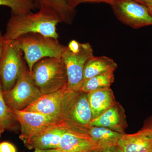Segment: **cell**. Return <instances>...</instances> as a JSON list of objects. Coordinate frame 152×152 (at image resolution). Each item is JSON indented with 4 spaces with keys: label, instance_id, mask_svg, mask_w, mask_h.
<instances>
[{
    "label": "cell",
    "instance_id": "30bf717a",
    "mask_svg": "<svg viewBox=\"0 0 152 152\" xmlns=\"http://www.w3.org/2000/svg\"><path fill=\"white\" fill-rule=\"evenodd\" d=\"M67 87L49 94H42L23 111L34 112L46 115L61 123L63 107Z\"/></svg>",
    "mask_w": 152,
    "mask_h": 152
},
{
    "label": "cell",
    "instance_id": "cb8c5ba5",
    "mask_svg": "<svg viewBox=\"0 0 152 152\" xmlns=\"http://www.w3.org/2000/svg\"><path fill=\"white\" fill-rule=\"evenodd\" d=\"M142 127L152 129V115L145 120Z\"/></svg>",
    "mask_w": 152,
    "mask_h": 152
},
{
    "label": "cell",
    "instance_id": "7c38bea8",
    "mask_svg": "<svg viewBox=\"0 0 152 152\" xmlns=\"http://www.w3.org/2000/svg\"><path fill=\"white\" fill-rule=\"evenodd\" d=\"M121 152H152V129L142 127L134 134H125L118 144Z\"/></svg>",
    "mask_w": 152,
    "mask_h": 152
},
{
    "label": "cell",
    "instance_id": "ffe728a7",
    "mask_svg": "<svg viewBox=\"0 0 152 152\" xmlns=\"http://www.w3.org/2000/svg\"><path fill=\"white\" fill-rule=\"evenodd\" d=\"M12 110L7 105L3 96V91L0 79V126L5 130L16 132L18 129Z\"/></svg>",
    "mask_w": 152,
    "mask_h": 152
},
{
    "label": "cell",
    "instance_id": "5bb4252c",
    "mask_svg": "<svg viewBox=\"0 0 152 152\" xmlns=\"http://www.w3.org/2000/svg\"><path fill=\"white\" fill-rule=\"evenodd\" d=\"M93 119L99 116L115 104V98L110 88L95 90L88 94Z\"/></svg>",
    "mask_w": 152,
    "mask_h": 152
},
{
    "label": "cell",
    "instance_id": "4fadbf2b",
    "mask_svg": "<svg viewBox=\"0 0 152 152\" xmlns=\"http://www.w3.org/2000/svg\"><path fill=\"white\" fill-rule=\"evenodd\" d=\"M93 126L102 127L122 134H125L128 127L125 111L118 102L99 116L93 119Z\"/></svg>",
    "mask_w": 152,
    "mask_h": 152
},
{
    "label": "cell",
    "instance_id": "836d02e7",
    "mask_svg": "<svg viewBox=\"0 0 152 152\" xmlns=\"http://www.w3.org/2000/svg\"><path fill=\"white\" fill-rule=\"evenodd\" d=\"M135 1H137V0H135Z\"/></svg>",
    "mask_w": 152,
    "mask_h": 152
},
{
    "label": "cell",
    "instance_id": "603a6c76",
    "mask_svg": "<svg viewBox=\"0 0 152 152\" xmlns=\"http://www.w3.org/2000/svg\"><path fill=\"white\" fill-rule=\"evenodd\" d=\"M0 152H16L13 145L7 142L0 143Z\"/></svg>",
    "mask_w": 152,
    "mask_h": 152
},
{
    "label": "cell",
    "instance_id": "7402d4cb",
    "mask_svg": "<svg viewBox=\"0 0 152 152\" xmlns=\"http://www.w3.org/2000/svg\"><path fill=\"white\" fill-rule=\"evenodd\" d=\"M117 0H66L67 3L71 8L75 9L80 4L86 3H104L111 5Z\"/></svg>",
    "mask_w": 152,
    "mask_h": 152
},
{
    "label": "cell",
    "instance_id": "9c48e42d",
    "mask_svg": "<svg viewBox=\"0 0 152 152\" xmlns=\"http://www.w3.org/2000/svg\"><path fill=\"white\" fill-rule=\"evenodd\" d=\"M20 126V138L24 143L33 135L49 127L61 123L56 119L39 113L12 110Z\"/></svg>",
    "mask_w": 152,
    "mask_h": 152
},
{
    "label": "cell",
    "instance_id": "4dcf8cb0",
    "mask_svg": "<svg viewBox=\"0 0 152 152\" xmlns=\"http://www.w3.org/2000/svg\"><path fill=\"white\" fill-rule=\"evenodd\" d=\"M4 131L5 130L4 129H3L2 128H1L0 126V131H3V132H4Z\"/></svg>",
    "mask_w": 152,
    "mask_h": 152
},
{
    "label": "cell",
    "instance_id": "d6a6232c",
    "mask_svg": "<svg viewBox=\"0 0 152 152\" xmlns=\"http://www.w3.org/2000/svg\"><path fill=\"white\" fill-rule=\"evenodd\" d=\"M93 152H101L100 151H97V150H94Z\"/></svg>",
    "mask_w": 152,
    "mask_h": 152
},
{
    "label": "cell",
    "instance_id": "484cf974",
    "mask_svg": "<svg viewBox=\"0 0 152 152\" xmlns=\"http://www.w3.org/2000/svg\"><path fill=\"white\" fill-rule=\"evenodd\" d=\"M136 1L147 7H152V0H137Z\"/></svg>",
    "mask_w": 152,
    "mask_h": 152
},
{
    "label": "cell",
    "instance_id": "f546056e",
    "mask_svg": "<svg viewBox=\"0 0 152 152\" xmlns=\"http://www.w3.org/2000/svg\"><path fill=\"white\" fill-rule=\"evenodd\" d=\"M34 152H45V150L39 149H37L35 150Z\"/></svg>",
    "mask_w": 152,
    "mask_h": 152
},
{
    "label": "cell",
    "instance_id": "8fae6325",
    "mask_svg": "<svg viewBox=\"0 0 152 152\" xmlns=\"http://www.w3.org/2000/svg\"><path fill=\"white\" fill-rule=\"evenodd\" d=\"M66 132L62 124L59 123L33 135L24 144L29 150L57 149L63 135Z\"/></svg>",
    "mask_w": 152,
    "mask_h": 152
},
{
    "label": "cell",
    "instance_id": "83f0119b",
    "mask_svg": "<svg viewBox=\"0 0 152 152\" xmlns=\"http://www.w3.org/2000/svg\"><path fill=\"white\" fill-rule=\"evenodd\" d=\"M45 152H60L58 149H51L45 150Z\"/></svg>",
    "mask_w": 152,
    "mask_h": 152
},
{
    "label": "cell",
    "instance_id": "5b68a950",
    "mask_svg": "<svg viewBox=\"0 0 152 152\" xmlns=\"http://www.w3.org/2000/svg\"><path fill=\"white\" fill-rule=\"evenodd\" d=\"M94 56L92 47L89 43H81L72 40L65 47L62 58L65 65L70 91H80L83 81V71L88 60Z\"/></svg>",
    "mask_w": 152,
    "mask_h": 152
},
{
    "label": "cell",
    "instance_id": "f1b7e54d",
    "mask_svg": "<svg viewBox=\"0 0 152 152\" xmlns=\"http://www.w3.org/2000/svg\"><path fill=\"white\" fill-rule=\"evenodd\" d=\"M150 14L152 16V7H147Z\"/></svg>",
    "mask_w": 152,
    "mask_h": 152
},
{
    "label": "cell",
    "instance_id": "1f68e13d",
    "mask_svg": "<svg viewBox=\"0 0 152 152\" xmlns=\"http://www.w3.org/2000/svg\"><path fill=\"white\" fill-rule=\"evenodd\" d=\"M3 132H4L3 131H0V138H1V134H2Z\"/></svg>",
    "mask_w": 152,
    "mask_h": 152
},
{
    "label": "cell",
    "instance_id": "9a60e30c",
    "mask_svg": "<svg viewBox=\"0 0 152 152\" xmlns=\"http://www.w3.org/2000/svg\"><path fill=\"white\" fill-rule=\"evenodd\" d=\"M57 149L60 152H93L95 150L90 137L68 132L63 135Z\"/></svg>",
    "mask_w": 152,
    "mask_h": 152
},
{
    "label": "cell",
    "instance_id": "e575fe53",
    "mask_svg": "<svg viewBox=\"0 0 152 152\" xmlns=\"http://www.w3.org/2000/svg\"></svg>",
    "mask_w": 152,
    "mask_h": 152
},
{
    "label": "cell",
    "instance_id": "d6986e66",
    "mask_svg": "<svg viewBox=\"0 0 152 152\" xmlns=\"http://www.w3.org/2000/svg\"><path fill=\"white\" fill-rule=\"evenodd\" d=\"M114 72H107L84 81L80 91L88 94L95 90L110 88L115 81Z\"/></svg>",
    "mask_w": 152,
    "mask_h": 152
},
{
    "label": "cell",
    "instance_id": "2e32d148",
    "mask_svg": "<svg viewBox=\"0 0 152 152\" xmlns=\"http://www.w3.org/2000/svg\"><path fill=\"white\" fill-rule=\"evenodd\" d=\"M124 134L107 128L93 126L88 132V135L94 145L95 150L100 152L118 145Z\"/></svg>",
    "mask_w": 152,
    "mask_h": 152
},
{
    "label": "cell",
    "instance_id": "e0dca14e",
    "mask_svg": "<svg viewBox=\"0 0 152 152\" xmlns=\"http://www.w3.org/2000/svg\"><path fill=\"white\" fill-rule=\"evenodd\" d=\"M118 67L117 63L111 58L105 56H94L89 59L85 64L83 81L100 74L107 72H114Z\"/></svg>",
    "mask_w": 152,
    "mask_h": 152
},
{
    "label": "cell",
    "instance_id": "d4e9b609",
    "mask_svg": "<svg viewBox=\"0 0 152 152\" xmlns=\"http://www.w3.org/2000/svg\"><path fill=\"white\" fill-rule=\"evenodd\" d=\"M4 44V34H3L1 31H0V61H1V57L2 54Z\"/></svg>",
    "mask_w": 152,
    "mask_h": 152
},
{
    "label": "cell",
    "instance_id": "6da1fadb",
    "mask_svg": "<svg viewBox=\"0 0 152 152\" xmlns=\"http://www.w3.org/2000/svg\"><path fill=\"white\" fill-rule=\"evenodd\" d=\"M37 12L11 14L4 34L5 40L16 39L25 34L39 33L58 39L57 26L61 23L56 13L48 8H41Z\"/></svg>",
    "mask_w": 152,
    "mask_h": 152
},
{
    "label": "cell",
    "instance_id": "3957f363",
    "mask_svg": "<svg viewBox=\"0 0 152 152\" xmlns=\"http://www.w3.org/2000/svg\"><path fill=\"white\" fill-rule=\"evenodd\" d=\"M31 73L42 94L67 87L66 70L62 57H48L39 60L34 65Z\"/></svg>",
    "mask_w": 152,
    "mask_h": 152
},
{
    "label": "cell",
    "instance_id": "277c9868",
    "mask_svg": "<svg viewBox=\"0 0 152 152\" xmlns=\"http://www.w3.org/2000/svg\"><path fill=\"white\" fill-rule=\"evenodd\" d=\"M15 40L23 53L31 72L34 65L39 60L48 57H61L65 47L60 43L58 39L39 33H28Z\"/></svg>",
    "mask_w": 152,
    "mask_h": 152
},
{
    "label": "cell",
    "instance_id": "8992f818",
    "mask_svg": "<svg viewBox=\"0 0 152 152\" xmlns=\"http://www.w3.org/2000/svg\"><path fill=\"white\" fill-rule=\"evenodd\" d=\"M42 95L26 62L15 86L10 90L3 92L6 103L12 110H23Z\"/></svg>",
    "mask_w": 152,
    "mask_h": 152
},
{
    "label": "cell",
    "instance_id": "7a4b0ae2",
    "mask_svg": "<svg viewBox=\"0 0 152 152\" xmlns=\"http://www.w3.org/2000/svg\"><path fill=\"white\" fill-rule=\"evenodd\" d=\"M93 120L88 94L68 90L64 102L61 123L67 132L89 136Z\"/></svg>",
    "mask_w": 152,
    "mask_h": 152
},
{
    "label": "cell",
    "instance_id": "44dd1931",
    "mask_svg": "<svg viewBox=\"0 0 152 152\" xmlns=\"http://www.w3.org/2000/svg\"><path fill=\"white\" fill-rule=\"evenodd\" d=\"M0 6L8 7L13 14L26 13L37 9L31 0H0Z\"/></svg>",
    "mask_w": 152,
    "mask_h": 152
},
{
    "label": "cell",
    "instance_id": "4316f807",
    "mask_svg": "<svg viewBox=\"0 0 152 152\" xmlns=\"http://www.w3.org/2000/svg\"><path fill=\"white\" fill-rule=\"evenodd\" d=\"M101 152H121L118 146L106 149Z\"/></svg>",
    "mask_w": 152,
    "mask_h": 152
},
{
    "label": "cell",
    "instance_id": "52a82bcc",
    "mask_svg": "<svg viewBox=\"0 0 152 152\" xmlns=\"http://www.w3.org/2000/svg\"><path fill=\"white\" fill-rule=\"evenodd\" d=\"M25 62L23 53L16 40L4 39L0 61V79L3 92L15 86Z\"/></svg>",
    "mask_w": 152,
    "mask_h": 152
},
{
    "label": "cell",
    "instance_id": "ac0fdd59",
    "mask_svg": "<svg viewBox=\"0 0 152 152\" xmlns=\"http://www.w3.org/2000/svg\"><path fill=\"white\" fill-rule=\"evenodd\" d=\"M36 8H48L56 13L61 23L70 25L73 21L75 10L68 5L66 0H31Z\"/></svg>",
    "mask_w": 152,
    "mask_h": 152
},
{
    "label": "cell",
    "instance_id": "ba28073f",
    "mask_svg": "<svg viewBox=\"0 0 152 152\" xmlns=\"http://www.w3.org/2000/svg\"><path fill=\"white\" fill-rule=\"evenodd\" d=\"M111 6L118 19L131 27L152 26V16L147 6L135 0H117Z\"/></svg>",
    "mask_w": 152,
    "mask_h": 152
}]
</instances>
